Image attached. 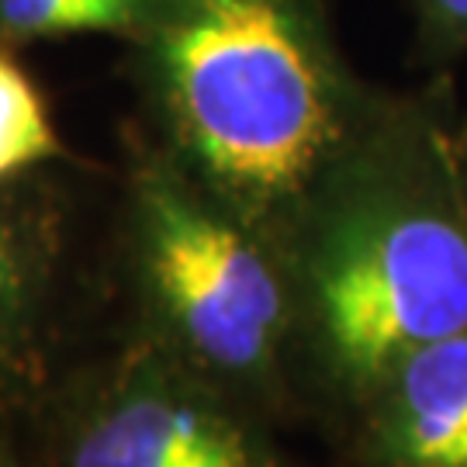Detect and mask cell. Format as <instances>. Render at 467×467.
<instances>
[{
  "instance_id": "ba28073f",
  "label": "cell",
  "mask_w": 467,
  "mask_h": 467,
  "mask_svg": "<svg viewBox=\"0 0 467 467\" xmlns=\"http://www.w3.org/2000/svg\"><path fill=\"white\" fill-rule=\"evenodd\" d=\"M426 25L433 28L443 42L467 46V0H419Z\"/></svg>"
},
{
  "instance_id": "8992f818",
  "label": "cell",
  "mask_w": 467,
  "mask_h": 467,
  "mask_svg": "<svg viewBox=\"0 0 467 467\" xmlns=\"http://www.w3.org/2000/svg\"><path fill=\"white\" fill-rule=\"evenodd\" d=\"M59 150L49 115L25 73L0 56V177L17 173Z\"/></svg>"
},
{
  "instance_id": "3957f363",
  "label": "cell",
  "mask_w": 467,
  "mask_h": 467,
  "mask_svg": "<svg viewBox=\"0 0 467 467\" xmlns=\"http://www.w3.org/2000/svg\"><path fill=\"white\" fill-rule=\"evenodd\" d=\"M150 267L191 347L222 368H256L281 326V287L229 222L173 191L150 198Z\"/></svg>"
},
{
  "instance_id": "6da1fadb",
  "label": "cell",
  "mask_w": 467,
  "mask_h": 467,
  "mask_svg": "<svg viewBox=\"0 0 467 467\" xmlns=\"http://www.w3.org/2000/svg\"><path fill=\"white\" fill-rule=\"evenodd\" d=\"M163 67L187 142L239 191L284 194L336 142L329 77L281 0H184Z\"/></svg>"
},
{
  "instance_id": "52a82bcc",
  "label": "cell",
  "mask_w": 467,
  "mask_h": 467,
  "mask_svg": "<svg viewBox=\"0 0 467 467\" xmlns=\"http://www.w3.org/2000/svg\"><path fill=\"white\" fill-rule=\"evenodd\" d=\"M139 0H0V25L11 32H90L115 28Z\"/></svg>"
},
{
  "instance_id": "7a4b0ae2",
  "label": "cell",
  "mask_w": 467,
  "mask_h": 467,
  "mask_svg": "<svg viewBox=\"0 0 467 467\" xmlns=\"http://www.w3.org/2000/svg\"><path fill=\"white\" fill-rule=\"evenodd\" d=\"M322 322L357 384L467 329V187L436 146L409 156L333 239L318 274Z\"/></svg>"
},
{
  "instance_id": "277c9868",
  "label": "cell",
  "mask_w": 467,
  "mask_h": 467,
  "mask_svg": "<svg viewBox=\"0 0 467 467\" xmlns=\"http://www.w3.org/2000/svg\"><path fill=\"white\" fill-rule=\"evenodd\" d=\"M374 391L384 467H467V329L412 350Z\"/></svg>"
},
{
  "instance_id": "9c48e42d",
  "label": "cell",
  "mask_w": 467,
  "mask_h": 467,
  "mask_svg": "<svg viewBox=\"0 0 467 467\" xmlns=\"http://www.w3.org/2000/svg\"><path fill=\"white\" fill-rule=\"evenodd\" d=\"M11 287H15V274H11V260H7V253L0 250V301L11 295Z\"/></svg>"
},
{
  "instance_id": "5b68a950",
  "label": "cell",
  "mask_w": 467,
  "mask_h": 467,
  "mask_svg": "<svg viewBox=\"0 0 467 467\" xmlns=\"http://www.w3.org/2000/svg\"><path fill=\"white\" fill-rule=\"evenodd\" d=\"M73 467H260L246 440L184 401L139 395L80 440Z\"/></svg>"
}]
</instances>
